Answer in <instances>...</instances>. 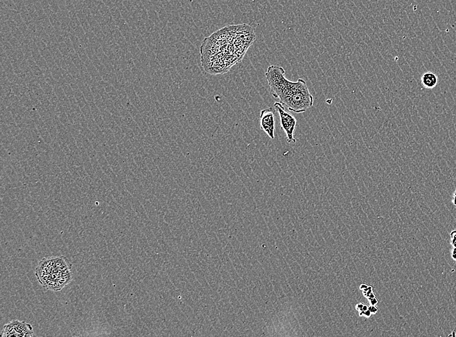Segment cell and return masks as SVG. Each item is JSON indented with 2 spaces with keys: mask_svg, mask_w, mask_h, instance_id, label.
<instances>
[{
  "mask_svg": "<svg viewBox=\"0 0 456 337\" xmlns=\"http://www.w3.org/2000/svg\"><path fill=\"white\" fill-rule=\"evenodd\" d=\"M265 76L272 96L278 99L281 91L288 80L285 77V70L282 67L271 65L268 67Z\"/></svg>",
  "mask_w": 456,
  "mask_h": 337,
  "instance_id": "cell-3",
  "label": "cell"
},
{
  "mask_svg": "<svg viewBox=\"0 0 456 337\" xmlns=\"http://www.w3.org/2000/svg\"><path fill=\"white\" fill-rule=\"evenodd\" d=\"M33 327L25 321L13 320L4 325L1 337H33Z\"/></svg>",
  "mask_w": 456,
  "mask_h": 337,
  "instance_id": "cell-4",
  "label": "cell"
},
{
  "mask_svg": "<svg viewBox=\"0 0 456 337\" xmlns=\"http://www.w3.org/2000/svg\"><path fill=\"white\" fill-rule=\"evenodd\" d=\"M274 108L280 115L281 128L286 134L287 142L295 143L296 139L294 137V134L297 125L296 117L291 113L286 111L284 106L280 102L275 103Z\"/></svg>",
  "mask_w": 456,
  "mask_h": 337,
  "instance_id": "cell-2",
  "label": "cell"
},
{
  "mask_svg": "<svg viewBox=\"0 0 456 337\" xmlns=\"http://www.w3.org/2000/svg\"><path fill=\"white\" fill-rule=\"evenodd\" d=\"M260 127L270 138H275L276 117L272 108H268L261 111Z\"/></svg>",
  "mask_w": 456,
  "mask_h": 337,
  "instance_id": "cell-5",
  "label": "cell"
},
{
  "mask_svg": "<svg viewBox=\"0 0 456 337\" xmlns=\"http://www.w3.org/2000/svg\"><path fill=\"white\" fill-rule=\"evenodd\" d=\"M453 204H455V206H456V190L455 191V195H454V199H453Z\"/></svg>",
  "mask_w": 456,
  "mask_h": 337,
  "instance_id": "cell-10",
  "label": "cell"
},
{
  "mask_svg": "<svg viewBox=\"0 0 456 337\" xmlns=\"http://www.w3.org/2000/svg\"><path fill=\"white\" fill-rule=\"evenodd\" d=\"M451 243L453 248H456V230L451 232Z\"/></svg>",
  "mask_w": 456,
  "mask_h": 337,
  "instance_id": "cell-7",
  "label": "cell"
},
{
  "mask_svg": "<svg viewBox=\"0 0 456 337\" xmlns=\"http://www.w3.org/2000/svg\"><path fill=\"white\" fill-rule=\"evenodd\" d=\"M438 83L437 75L432 71H427L421 77V83L425 89H433Z\"/></svg>",
  "mask_w": 456,
  "mask_h": 337,
  "instance_id": "cell-6",
  "label": "cell"
},
{
  "mask_svg": "<svg viewBox=\"0 0 456 337\" xmlns=\"http://www.w3.org/2000/svg\"><path fill=\"white\" fill-rule=\"evenodd\" d=\"M278 99L280 103L288 111L296 113H304L314 105L313 95L304 79H299L296 82L288 79L281 91Z\"/></svg>",
  "mask_w": 456,
  "mask_h": 337,
  "instance_id": "cell-1",
  "label": "cell"
},
{
  "mask_svg": "<svg viewBox=\"0 0 456 337\" xmlns=\"http://www.w3.org/2000/svg\"><path fill=\"white\" fill-rule=\"evenodd\" d=\"M452 258L454 260L456 261V248H454L453 251H452Z\"/></svg>",
  "mask_w": 456,
  "mask_h": 337,
  "instance_id": "cell-8",
  "label": "cell"
},
{
  "mask_svg": "<svg viewBox=\"0 0 456 337\" xmlns=\"http://www.w3.org/2000/svg\"><path fill=\"white\" fill-rule=\"evenodd\" d=\"M449 336V337H456V327L455 330H454L453 331V332H452V334H450Z\"/></svg>",
  "mask_w": 456,
  "mask_h": 337,
  "instance_id": "cell-9",
  "label": "cell"
}]
</instances>
